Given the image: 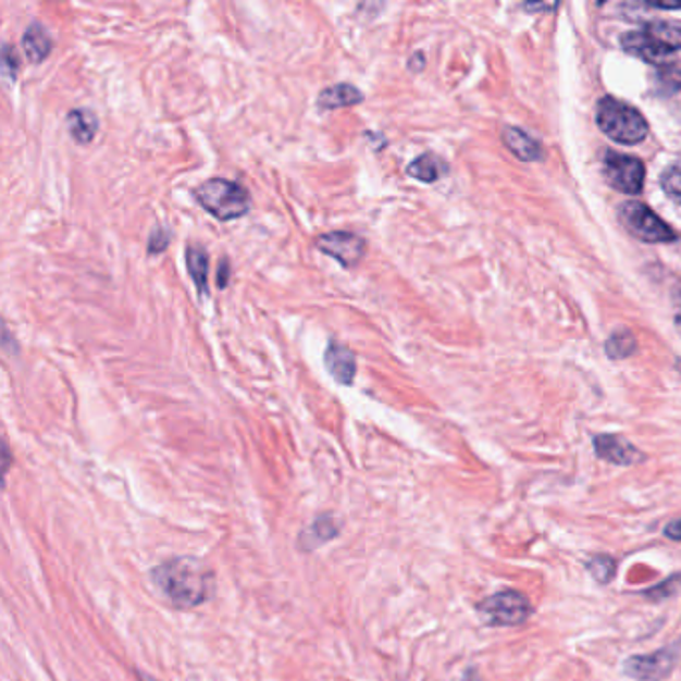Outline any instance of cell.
Returning a JSON list of instances; mask_svg holds the SVG:
<instances>
[{"instance_id": "14", "label": "cell", "mask_w": 681, "mask_h": 681, "mask_svg": "<svg viewBox=\"0 0 681 681\" xmlns=\"http://www.w3.org/2000/svg\"><path fill=\"white\" fill-rule=\"evenodd\" d=\"M502 138L506 143V147L510 148L518 159L534 162V160H542L544 157V150L540 147V143L516 126H506L502 131Z\"/></svg>"}, {"instance_id": "18", "label": "cell", "mask_w": 681, "mask_h": 681, "mask_svg": "<svg viewBox=\"0 0 681 681\" xmlns=\"http://www.w3.org/2000/svg\"><path fill=\"white\" fill-rule=\"evenodd\" d=\"M186 264H188L190 278L195 281L198 293L207 294L208 267H210L207 252H205L200 246H188V248H186Z\"/></svg>"}, {"instance_id": "17", "label": "cell", "mask_w": 681, "mask_h": 681, "mask_svg": "<svg viewBox=\"0 0 681 681\" xmlns=\"http://www.w3.org/2000/svg\"><path fill=\"white\" fill-rule=\"evenodd\" d=\"M446 172H448V164L432 152H426L408 164V174L420 183H436Z\"/></svg>"}, {"instance_id": "10", "label": "cell", "mask_w": 681, "mask_h": 681, "mask_svg": "<svg viewBox=\"0 0 681 681\" xmlns=\"http://www.w3.org/2000/svg\"><path fill=\"white\" fill-rule=\"evenodd\" d=\"M340 535V522L334 513H320L314 518V522L305 528L298 535V549L305 554H312L318 548L326 546L332 540Z\"/></svg>"}, {"instance_id": "3", "label": "cell", "mask_w": 681, "mask_h": 681, "mask_svg": "<svg viewBox=\"0 0 681 681\" xmlns=\"http://www.w3.org/2000/svg\"><path fill=\"white\" fill-rule=\"evenodd\" d=\"M596 122L602 133L621 145H637L649 131L637 110L614 97H604L597 102Z\"/></svg>"}, {"instance_id": "1", "label": "cell", "mask_w": 681, "mask_h": 681, "mask_svg": "<svg viewBox=\"0 0 681 681\" xmlns=\"http://www.w3.org/2000/svg\"><path fill=\"white\" fill-rule=\"evenodd\" d=\"M152 584L176 609H195L210 602L216 592V575L207 561L178 556L162 561L150 572Z\"/></svg>"}, {"instance_id": "8", "label": "cell", "mask_w": 681, "mask_h": 681, "mask_svg": "<svg viewBox=\"0 0 681 681\" xmlns=\"http://www.w3.org/2000/svg\"><path fill=\"white\" fill-rule=\"evenodd\" d=\"M317 246L324 255L338 260L342 267L346 268L356 267L364 258L366 248H368L362 236L344 231L326 232L318 236Z\"/></svg>"}, {"instance_id": "12", "label": "cell", "mask_w": 681, "mask_h": 681, "mask_svg": "<svg viewBox=\"0 0 681 681\" xmlns=\"http://www.w3.org/2000/svg\"><path fill=\"white\" fill-rule=\"evenodd\" d=\"M324 364L329 368L334 380H338L342 386H350L356 377V356L350 348L338 342H330L326 354H324Z\"/></svg>"}, {"instance_id": "23", "label": "cell", "mask_w": 681, "mask_h": 681, "mask_svg": "<svg viewBox=\"0 0 681 681\" xmlns=\"http://www.w3.org/2000/svg\"><path fill=\"white\" fill-rule=\"evenodd\" d=\"M657 78H659V85L664 86V90L676 92L681 88V71L678 69H664Z\"/></svg>"}, {"instance_id": "6", "label": "cell", "mask_w": 681, "mask_h": 681, "mask_svg": "<svg viewBox=\"0 0 681 681\" xmlns=\"http://www.w3.org/2000/svg\"><path fill=\"white\" fill-rule=\"evenodd\" d=\"M620 219L623 226L644 243H673L676 240V232L671 231L654 210H649L642 202H623L620 208Z\"/></svg>"}, {"instance_id": "5", "label": "cell", "mask_w": 681, "mask_h": 681, "mask_svg": "<svg viewBox=\"0 0 681 681\" xmlns=\"http://www.w3.org/2000/svg\"><path fill=\"white\" fill-rule=\"evenodd\" d=\"M532 611L534 608H532L530 599L516 590L498 592L478 606L480 618L492 628L520 626L532 616Z\"/></svg>"}, {"instance_id": "28", "label": "cell", "mask_w": 681, "mask_h": 681, "mask_svg": "<svg viewBox=\"0 0 681 681\" xmlns=\"http://www.w3.org/2000/svg\"><path fill=\"white\" fill-rule=\"evenodd\" d=\"M138 676H140V681H159L154 680L152 676H148V673H143V671H138Z\"/></svg>"}, {"instance_id": "7", "label": "cell", "mask_w": 681, "mask_h": 681, "mask_svg": "<svg viewBox=\"0 0 681 681\" xmlns=\"http://www.w3.org/2000/svg\"><path fill=\"white\" fill-rule=\"evenodd\" d=\"M604 176L611 188L623 195H637L644 188L645 169L642 160L620 152H606Z\"/></svg>"}, {"instance_id": "27", "label": "cell", "mask_w": 681, "mask_h": 681, "mask_svg": "<svg viewBox=\"0 0 681 681\" xmlns=\"http://www.w3.org/2000/svg\"><path fill=\"white\" fill-rule=\"evenodd\" d=\"M460 681H482V678H480V673L474 668H470L463 673V678Z\"/></svg>"}, {"instance_id": "26", "label": "cell", "mask_w": 681, "mask_h": 681, "mask_svg": "<svg viewBox=\"0 0 681 681\" xmlns=\"http://www.w3.org/2000/svg\"><path fill=\"white\" fill-rule=\"evenodd\" d=\"M664 534L668 535L669 540H678V542H681V520L668 523L666 530H664Z\"/></svg>"}, {"instance_id": "29", "label": "cell", "mask_w": 681, "mask_h": 681, "mask_svg": "<svg viewBox=\"0 0 681 681\" xmlns=\"http://www.w3.org/2000/svg\"><path fill=\"white\" fill-rule=\"evenodd\" d=\"M678 326H680L681 329V310H680V314H678Z\"/></svg>"}, {"instance_id": "22", "label": "cell", "mask_w": 681, "mask_h": 681, "mask_svg": "<svg viewBox=\"0 0 681 681\" xmlns=\"http://www.w3.org/2000/svg\"><path fill=\"white\" fill-rule=\"evenodd\" d=\"M171 244V232L166 231V228H157V231L152 232V236H150V243H148V252L150 255H157V252H162V250H166V246Z\"/></svg>"}, {"instance_id": "11", "label": "cell", "mask_w": 681, "mask_h": 681, "mask_svg": "<svg viewBox=\"0 0 681 681\" xmlns=\"http://www.w3.org/2000/svg\"><path fill=\"white\" fill-rule=\"evenodd\" d=\"M594 448L602 460L618 463V466H633L645 460L644 454L621 436H608V434L597 436L594 439Z\"/></svg>"}, {"instance_id": "15", "label": "cell", "mask_w": 681, "mask_h": 681, "mask_svg": "<svg viewBox=\"0 0 681 681\" xmlns=\"http://www.w3.org/2000/svg\"><path fill=\"white\" fill-rule=\"evenodd\" d=\"M66 126L78 145H90L98 133V119L92 110L74 109L66 116Z\"/></svg>"}, {"instance_id": "2", "label": "cell", "mask_w": 681, "mask_h": 681, "mask_svg": "<svg viewBox=\"0 0 681 681\" xmlns=\"http://www.w3.org/2000/svg\"><path fill=\"white\" fill-rule=\"evenodd\" d=\"M196 202L220 222L240 219L250 210V195L243 184L228 178H210L195 190Z\"/></svg>"}, {"instance_id": "16", "label": "cell", "mask_w": 681, "mask_h": 681, "mask_svg": "<svg viewBox=\"0 0 681 681\" xmlns=\"http://www.w3.org/2000/svg\"><path fill=\"white\" fill-rule=\"evenodd\" d=\"M23 50H25L28 61L33 64H40L52 50V38H50L49 30L38 23L28 26L25 37H23Z\"/></svg>"}, {"instance_id": "25", "label": "cell", "mask_w": 681, "mask_h": 681, "mask_svg": "<svg viewBox=\"0 0 681 681\" xmlns=\"http://www.w3.org/2000/svg\"><path fill=\"white\" fill-rule=\"evenodd\" d=\"M228 281H231V262H228V258H224V260H220L219 281H216L220 290H224L228 286Z\"/></svg>"}, {"instance_id": "20", "label": "cell", "mask_w": 681, "mask_h": 681, "mask_svg": "<svg viewBox=\"0 0 681 681\" xmlns=\"http://www.w3.org/2000/svg\"><path fill=\"white\" fill-rule=\"evenodd\" d=\"M587 570L594 575L597 584H609L616 575V561L609 556H596L587 564Z\"/></svg>"}, {"instance_id": "9", "label": "cell", "mask_w": 681, "mask_h": 681, "mask_svg": "<svg viewBox=\"0 0 681 681\" xmlns=\"http://www.w3.org/2000/svg\"><path fill=\"white\" fill-rule=\"evenodd\" d=\"M676 657H678L676 647L659 649L649 656L630 657L626 661V673L640 681L664 680L676 666Z\"/></svg>"}, {"instance_id": "13", "label": "cell", "mask_w": 681, "mask_h": 681, "mask_svg": "<svg viewBox=\"0 0 681 681\" xmlns=\"http://www.w3.org/2000/svg\"><path fill=\"white\" fill-rule=\"evenodd\" d=\"M364 102V95L360 88H356L348 83L329 86L318 95V109L329 112V110L348 109Z\"/></svg>"}, {"instance_id": "21", "label": "cell", "mask_w": 681, "mask_h": 681, "mask_svg": "<svg viewBox=\"0 0 681 681\" xmlns=\"http://www.w3.org/2000/svg\"><path fill=\"white\" fill-rule=\"evenodd\" d=\"M661 186L671 200L681 205V164L669 166L668 171L661 174Z\"/></svg>"}, {"instance_id": "24", "label": "cell", "mask_w": 681, "mask_h": 681, "mask_svg": "<svg viewBox=\"0 0 681 681\" xmlns=\"http://www.w3.org/2000/svg\"><path fill=\"white\" fill-rule=\"evenodd\" d=\"M2 62H4V71L11 74L13 78H16V74H18V59H16V54H14L11 45H4V49H2Z\"/></svg>"}, {"instance_id": "19", "label": "cell", "mask_w": 681, "mask_h": 681, "mask_svg": "<svg viewBox=\"0 0 681 681\" xmlns=\"http://www.w3.org/2000/svg\"><path fill=\"white\" fill-rule=\"evenodd\" d=\"M606 348H608L609 358H616V360L628 358L635 350V338H633L632 332L621 330L609 338Z\"/></svg>"}, {"instance_id": "4", "label": "cell", "mask_w": 681, "mask_h": 681, "mask_svg": "<svg viewBox=\"0 0 681 681\" xmlns=\"http://www.w3.org/2000/svg\"><path fill=\"white\" fill-rule=\"evenodd\" d=\"M621 47L633 57L647 62H661L681 50V28L669 23H652L621 37Z\"/></svg>"}]
</instances>
